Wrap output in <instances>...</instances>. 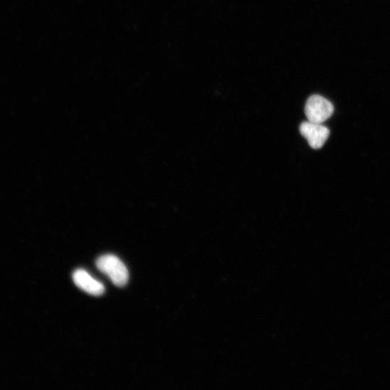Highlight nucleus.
<instances>
[{
  "instance_id": "nucleus-1",
  "label": "nucleus",
  "mask_w": 390,
  "mask_h": 390,
  "mask_svg": "<svg viewBox=\"0 0 390 390\" xmlns=\"http://www.w3.org/2000/svg\"><path fill=\"white\" fill-rule=\"evenodd\" d=\"M96 267L107 275L118 287L126 285L129 280V272L125 264L113 255L100 257L96 261Z\"/></svg>"
},
{
  "instance_id": "nucleus-4",
  "label": "nucleus",
  "mask_w": 390,
  "mask_h": 390,
  "mask_svg": "<svg viewBox=\"0 0 390 390\" xmlns=\"http://www.w3.org/2000/svg\"><path fill=\"white\" fill-rule=\"evenodd\" d=\"M75 284L81 290L93 296H101L105 291V285L94 279L88 272L83 269L75 270L73 275Z\"/></svg>"
},
{
  "instance_id": "nucleus-2",
  "label": "nucleus",
  "mask_w": 390,
  "mask_h": 390,
  "mask_svg": "<svg viewBox=\"0 0 390 390\" xmlns=\"http://www.w3.org/2000/svg\"><path fill=\"white\" fill-rule=\"evenodd\" d=\"M334 107L325 98L313 95L309 98L305 106V115L308 121L322 124L333 114Z\"/></svg>"
},
{
  "instance_id": "nucleus-3",
  "label": "nucleus",
  "mask_w": 390,
  "mask_h": 390,
  "mask_svg": "<svg viewBox=\"0 0 390 390\" xmlns=\"http://www.w3.org/2000/svg\"><path fill=\"white\" fill-rule=\"evenodd\" d=\"M300 132L313 149L322 148L329 137L330 130L322 124L305 122L300 125Z\"/></svg>"
}]
</instances>
